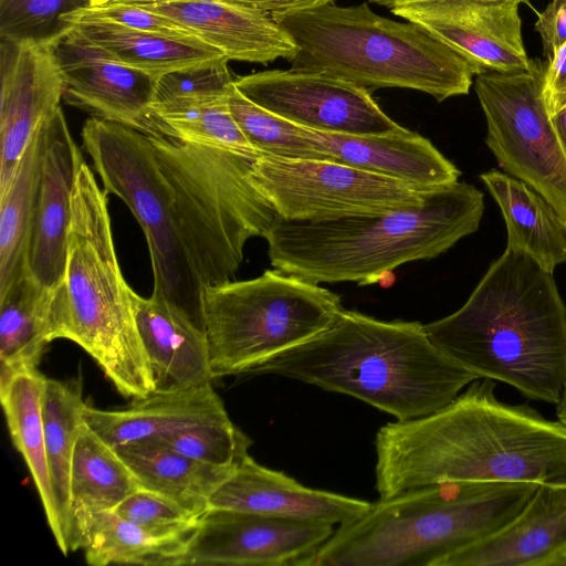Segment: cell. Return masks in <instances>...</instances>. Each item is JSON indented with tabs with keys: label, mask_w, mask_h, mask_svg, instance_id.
<instances>
[{
	"label": "cell",
	"mask_w": 566,
	"mask_h": 566,
	"mask_svg": "<svg viewBox=\"0 0 566 566\" xmlns=\"http://www.w3.org/2000/svg\"><path fill=\"white\" fill-rule=\"evenodd\" d=\"M113 511L147 534L164 539L190 538L199 518L174 501L144 489Z\"/></svg>",
	"instance_id": "cell-38"
},
{
	"label": "cell",
	"mask_w": 566,
	"mask_h": 566,
	"mask_svg": "<svg viewBox=\"0 0 566 566\" xmlns=\"http://www.w3.org/2000/svg\"><path fill=\"white\" fill-rule=\"evenodd\" d=\"M371 504L304 486L283 472L259 464L248 454L211 494L208 509L340 526L363 516Z\"/></svg>",
	"instance_id": "cell-20"
},
{
	"label": "cell",
	"mask_w": 566,
	"mask_h": 566,
	"mask_svg": "<svg viewBox=\"0 0 566 566\" xmlns=\"http://www.w3.org/2000/svg\"><path fill=\"white\" fill-rule=\"evenodd\" d=\"M546 63L543 96L552 116L566 106V43Z\"/></svg>",
	"instance_id": "cell-41"
},
{
	"label": "cell",
	"mask_w": 566,
	"mask_h": 566,
	"mask_svg": "<svg viewBox=\"0 0 566 566\" xmlns=\"http://www.w3.org/2000/svg\"><path fill=\"white\" fill-rule=\"evenodd\" d=\"M480 179L496 201L507 230V249L531 256L553 273L566 263V221L525 182L491 169Z\"/></svg>",
	"instance_id": "cell-27"
},
{
	"label": "cell",
	"mask_w": 566,
	"mask_h": 566,
	"mask_svg": "<svg viewBox=\"0 0 566 566\" xmlns=\"http://www.w3.org/2000/svg\"><path fill=\"white\" fill-rule=\"evenodd\" d=\"M67 14L105 20L132 29L172 38L199 39L188 29L170 18L147 10L136 3L109 2L103 6L77 10Z\"/></svg>",
	"instance_id": "cell-39"
},
{
	"label": "cell",
	"mask_w": 566,
	"mask_h": 566,
	"mask_svg": "<svg viewBox=\"0 0 566 566\" xmlns=\"http://www.w3.org/2000/svg\"><path fill=\"white\" fill-rule=\"evenodd\" d=\"M556 416L558 421L566 427V385L559 401L556 403Z\"/></svg>",
	"instance_id": "cell-44"
},
{
	"label": "cell",
	"mask_w": 566,
	"mask_h": 566,
	"mask_svg": "<svg viewBox=\"0 0 566 566\" xmlns=\"http://www.w3.org/2000/svg\"><path fill=\"white\" fill-rule=\"evenodd\" d=\"M137 490L139 485L134 474L115 448L83 421L71 467V551L77 524L93 514L113 511Z\"/></svg>",
	"instance_id": "cell-30"
},
{
	"label": "cell",
	"mask_w": 566,
	"mask_h": 566,
	"mask_svg": "<svg viewBox=\"0 0 566 566\" xmlns=\"http://www.w3.org/2000/svg\"><path fill=\"white\" fill-rule=\"evenodd\" d=\"M45 379L38 368L0 377V399L12 443L29 469L56 545L66 556L45 452L42 418Z\"/></svg>",
	"instance_id": "cell-28"
},
{
	"label": "cell",
	"mask_w": 566,
	"mask_h": 566,
	"mask_svg": "<svg viewBox=\"0 0 566 566\" xmlns=\"http://www.w3.org/2000/svg\"><path fill=\"white\" fill-rule=\"evenodd\" d=\"M127 3V2H126ZM164 14L188 29L228 60L268 64L291 60L296 46L271 15L223 0H156L129 2Z\"/></svg>",
	"instance_id": "cell-22"
},
{
	"label": "cell",
	"mask_w": 566,
	"mask_h": 566,
	"mask_svg": "<svg viewBox=\"0 0 566 566\" xmlns=\"http://www.w3.org/2000/svg\"><path fill=\"white\" fill-rule=\"evenodd\" d=\"M494 389V380L476 378L443 408L382 426L375 440L379 499L442 482L566 481V427L500 401Z\"/></svg>",
	"instance_id": "cell-1"
},
{
	"label": "cell",
	"mask_w": 566,
	"mask_h": 566,
	"mask_svg": "<svg viewBox=\"0 0 566 566\" xmlns=\"http://www.w3.org/2000/svg\"><path fill=\"white\" fill-rule=\"evenodd\" d=\"M64 20L85 40L120 63L157 78L228 60L200 39H179L132 29L114 22L66 14Z\"/></svg>",
	"instance_id": "cell-26"
},
{
	"label": "cell",
	"mask_w": 566,
	"mask_h": 566,
	"mask_svg": "<svg viewBox=\"0 0 566 566\" xmlns=\"http://www.w3.org/2000/svg\"><path fill=\"white\" fill-rule=\"evenodd\" d=\"M41 155V127L0 193V293L27 269V250Z\"/></svg>",
	"instance_id": "cell-34"
},
{
	"label": "cell",
	"mask_w": 566,
	"mask_h": 566,
	"mask_svg": "<svg viewBox=\"0 0 566 566\" xmlns=\"http://www.w3.org/2000/svg\"><path fill=\"white\" fill-rule=\"evenodd\" d=\"M53 50L69 104L145 134L159 130L153 115L159 78L120 63L72 28Z\"/></svg>",
	"instance_id": "cell-16"
},
{
	"label": "cell",
	"mask_w": 566,
	"mask_h": 566,
	"mask_svg": "<svg viewBox=\"0 0 566 566\" xmlns=\"http://www.w3.org/2000/svg\"><path fill=\"white\" fill-rule=\"evenodd\" d=\"M536 482H442L377 501L340 525L308 566H437L510 523Z\"/></svg>",
	"instance_id": "cell-6"
},
{
	"label": "cell",
	"mask_w": 566,
	"mask_h": 566,
	"mask_svg": "<svg viewBox=\"0 0 566 566\" xmlns=\"http://www.w3.org/2000/svg\"><path fill=\"white\" fill-rule=\"evenodd\" d=\"M396 1H398V0H368V2H370V3H375V4H378V6H382V7H386V8H388V9H389V8H390V6H391L392 3H395ZM516 1H518V2H525V3H527V2H528V0H516Z\"/></svg>",
	"instance_id": "cell-45"
},
{
	"label": "cell",
	"mask_w": 566,
	"mask_h": 566,
	"mask_svg": "<svg viewBox=\"0 0 566 566\" xmlns=\"http://www.w3.org/2000/svg\"><path fill=\"white\" fill-rule=\"evenodd\" d=\"M253 182L280 219L318 221L423 205L431 188L333 160L260 156ZM434 188V187H433Z\"/></svg>",
	"instance_id": "cell-12"
},
{
	"label": "cell",
	"mask_w": 566,
	"mask_h": 566,
	"mask_svg": "<svg viewBox=\"0 0 566 566\" xmlns=\"http://www.w3.org/2000/svg\"><path fill=\"white\" fill-rule=\"evenodd\" d=\"M516 0H398L390 12L467 59L479 72L530 70Z\"/></svg>",
	"instance_id": "cell-15"
},
{
	"label": "cell",
	"mask_w": 566,
	"mask_h": 566,
	"mask_svg": "<svg viewBox=\"0 0 566 566\" xmlns=\"http://www.w3.org/2000/svg\"><path fill=\"white\" fill-rule=\"evenodd\" d=\"M82 419L104 441L116 447L230 418L210 384L185 390L153 392L120 410H101L85 403Z\"/></svg>",
	"instance_id": "cell-25"
},
{
	"label": "cell",
	"mask_w": 566,
	"mask_h": 566,
	"mask_svg": "<svg viewBox=\"0 0 566 566\" xmlns=\"http://www.w3.org/2000/svg\"><path fill=\"white\" fill-rule=\"evenodd\" d=\"M53 45L0 39V193L42 124L61 106L64 84Z\"/></svg>",
	"instance_id": "cell-17"
},
{
	"label": "cell",
	"mask_w": 566,
	"mask_h": 566,
	"mask_svg": "<svg viewBox=\"0 0 566 566\" xmlns=\"http://www.w3.org/2000/svg\"><path fill=\"white\" fill-rule=\"evenodd\" d=\"M84 160L62 107L41 126V155L27 269L49 290L60 283L66 262L67 233L76 174Z\"/></svg>",
	"instance_id": "cell-18"
},
{
	"label": "cell",
	"mask_w": 566,
	"mask_h": 566,
	"mask_svg": "<svg viewBox=\"0 0 566 566\" xmlns=\"http://www.w3.org/2000/svg\"><path fill=\"white\" fill-rule=\"evenodd\" d=\"M229 106L239 127L259 151L284 158L327 160L298 125L254 104L234 84L229 93Z\"/></svg>",
	"instance_id": "cell-35"
},
{
	"label": "cell",
	"mask_w": 566,
	"mask_h": 566,
	"mask_svg": "<svg viewBox=\"0 0 566 566\" xmlns=\"http://www.w3.org/2000/svg\"><path fill=\"white\" fill-rule=\"evenodd\" d=\"M145 441L205 463L226 468H235L249 454L252 443L230 419L202 423Z\"/></svg>",
	"instance_id": "cell-37"
},
{
	"label": "cell",
	"mask_w": 566,
	"mask_h": 566,
	"mask_svg": "<svg viewBox=\"0 0 566 566\" xmlns=\"http://www.w3.org/2000/svg\"><path fill=\"white\" fill-rule=\"evenodd\" d=\"M107 195L83 160L72 195L65 269L52 290L49 340L77 344L122 396L136 400L155 387L136 324L134 290L115 251Z\"/></svg>",
	"instance_id": "cell-5"
},
{
	"label": "cell",
	"mask_w": 566,
	"mask_h": 566,
	"mask_svg": "<svg viewBox=\"0 0 566 566\" xmlns=\"http://www.w3.org/2000/svg\"><path fill=\"white\" fill-rule=\"evenodd\" d=\"M262 374L352 396L398 421L443 408L479 378L444 355L423 324L347 310L325 331L250 375Z\"/></svg>",
	"instance_id": "cell-3"
},
{
	"label": "cell",
	"mask_w": 566,
	"mask_h": 566,
	"mask_svg": "<svg viewBox=\"0 0 566 566\" xmlns=\"http://www.w3.org/2000/svg\"><path fill=\"white\" fill-rule=\"evenodd\" d=\"M233 84L254 104L307 129L353 135L408 130L378 106L370 91L326 74L272 70L238 76Z\"/></svg>",
	"instance_id": "cell-13"
},
{
	"label": "cell",
	"mask_w": 566,
	"mask_h": 566,
	"mask_svg": "<svg viewBox=\"0 0 566 566\" xmlns=\"http://www.w3.org/2000/svg\"><path fill=\"white\" fill-rule=\"evenodd\" d=\"M483 193L465 182L431 188L423 205L318 221L279 219L268 231L274 269L316 284L366 285L401 264L430 260L479 229Z\"/></svg>",
	"instance_id": "cell-4"
},
{
	"label": "cell",
	"mask_w": 566,
	"mask_h": 566,
	"mask_svg": "<svg viewBox=\"0 0 566 566\" xmlns=\"http://www.w3.org/2000/svg\"><path fill=\"white\" fill-rule=\"evenodd\" d=\"M343 310L336 293L277 269L206 286L202 317L213 379L251 374L325 331Z\"/></svg>",
	"instance_id": "cell-9"
},
{
	"label": "cell",
	"mask_w": 566,
	"mask_h": 566,
	"mask_svg": "<svg viewBox=\"0 0 566 566\" xmlns=\"http://www.w3.org/2000/svg\"><path fill=\"white\" fill-rule=\"evenodd\" d=\"M112 1L113 0H92V6L91 7L103 6V4L109 3Z\"/></svg>",
	"instance_id": "cell-46"
},
{
	"label": "cell",
	"mask_w": 566,
	"mask_h": 566,
	"mask_svg": "<svg viewBox=\"0 0 566 566\" xmlns=\"http://www.w3.org/2000/svg\"><path fill=\"white\" fill-rule=\"evenodd\" d=\"M431 342L476 375L556 405L566 385V305L553 273L505 249L468 301L424 325Z\"/></svg>",
	"instance_id": "cell-2"
},
{
	"label": "cell",
	"mask_w": 566,
	"mask_h": 566,
	"mask_svg": "<svg viewBox=\"0 0 566 566\" xmlns=\"http://www.w3.org/2000/svg\"><path fill=\"white\" fill-rule=\"evenodd\" d=\"M558 140L566 156V106L551 116Z\"/></svg>",
	"instance_id": "cell-43"
},
{
	"label": "cell",
	"mask_w": 566,
	"mask_h": 566,
	"mask_svg": "<svg viewBox=\"0 0 566 566\" xmlns=\"http://www.w3.org/2000/svg\"><path fill=\"white\" fill-rule=\"evenodd\" d=\"M147 136L172 189L178 239L203 290L230 281L248 240L264 238L280 219L253 182L260 156L182 142L161 132Z\"/></svg>",
	"instance_id": "cell-8"
},
{
	"label": "cell",
	"mask_w": 566,
	"mask_h": 566,
	"mask_svg": "<svg viewBox=\"0 0 566 566\" xmlns=\"http://www.w3.org/2000/svg\"><path fill=\"white\" fill-rule=\"evenodd\" d=\"M334 525L208 509L179 566H308Z\"/></svg>",
	"instance_id": "cell-14"
},
{
	"label": "cell",
	"mask_w": 566,
	"mask_h": 566,
	"mask_svg": "<svg viewBox=\"0 0 566 566\" xmlns=\"http://www.w3.org/2000/svg\"><path fill=\"white\" fill-rule=\"evenodd\" d=\"M565 555L566 481H559L539 483L510 523L437 566H557Z\"/></svg>",
	"instance_id": "cell-21"
},
{
	"label": "cell",
	"mask_w": 566,
	"mask_h": 566,
	"mask_svg": "<svg viewBox=\"0 0 566 566\" xmlns=\"http://www.w3.org/2000/svg\"><path fill=\"white\" fill-rule=\"evenodd\" d=\"M114 448L139 489L163 495L197 516L207 511L211 494L237 468L205 463L146 441Z\"/></svg>",
	"instance_id": "cell-29"
},
{
	"label": "cell",
	"mask_w": 566,
	"mask_h": 566,
	"mask_svg": "<svg viewBox=\"0 0 566 566\" xmlns=\"http://www.w3.org/2000/svg\"><path fill=\"white\" fill-rule=\"evenodd\" d=\"M271 17L296 46L291 69L342 78L370 92L410 88L442 102L468 94L479 74L421 27L381 17L366 2H332Z\"/></svg>",
	"instance_id": "cell-7"
},
{
	"label": "cell",
	"mask_w": 566,
	"mask_h": 566,
	"mask_svg": "<svg viewBox=\"0 0 566 566\" xmlns=\"http://www.w3.org/2000/svg\"><path fill=\"white\" fill-rule=\"evenodd\" d=\"M188 541L154 537L114 511H104L77 524L72 551L83 549L86 563L93 566H179Z\"/></svg>",
	"instance_id": "cell-32"
},
{
	"label": "cell",
	"mask_w": 566,
	"mask_h": 566,
	"mask_svg": "<svg viewBox=\"0 0 566 566\" xmlns=\"http://www.w3.org/2000/svg\"><path fill=\"white\" fill-rule=\"evenodd\" d=\"M133 303L153 374L154 392L212 384L205 326L154 293L142 297L134 291Z\"/></svg>",
	"instance_id": "cell-23"
},
{
	"label": "cell",
	"mask_w": 566,
	"mask_h": 566,
	"mask_svg": "<svg viewBox=\"0 0 566 566\" xmlns=\"http://www.w3.org/2000/svg\"><path fill=\"white\" fill-rule=\"evenodd\" d=\"M84 406L81 380L45 379L42 401L45 452L67 554L72 552L71 467L76 437L83 422L82 409Z\"/></svg>",
	"instance_id": "cell-33"
},
{
	"label": "cell",
	"mask_w": 566,
	"mask_h": 566,
	"mask_svg": "<svg viewBox=\"0 0 566 566\" xmlns=\"http://www.w3.org/2000/svg\"><path fill=\"white\" fill-rule=\"evenodd\" d=\"M229 60L175 72L158 81L153 115L159 132L206 147L243 155H265L248 140L229 106L235 80Z\"/></svg>",
	"instance_id": "cell-19"
},
{
	"label": "cell",
	"mask_w": 566,
	"mask_h": 566,
	"mask_svg": "<svg viewBox=\"0 0 566 566\" xmlns=\"http://www.w3.org/2000/svg\"><path fill=\"white\" fill-rule=\"evenodd\" d=\"M557 566H566V555L558 562Z\"/></svg>",
	"instance_id": "cell-48"
},
{
	"label": "cell",
	"mask_w": 566,
	"mask_h": 566,
	"mask_svg": "<svg viewBox=\"0 0 566 566\" xmlns=\"http://www.w3.org/2000/svg\"><path fill=\"white\" fill-rule=\"evenodd\" d=\"M535 30L541 35L546 62H549L566 43V0H552L538 13Z\"/></svg>",
	"instance_id": "cell-40"
},
{
	"label": "cell",
	"mask_w": 566,
	"mask_h": 566,
	"mask_svg": "<svg viewBox=\"0 0 566 566\" xmlns=\"http://www.w3.org/2000/svg\"><path fill=\"white\" fill-rule=\"evenodd\" d=\"M545 64L520 73L484 72L474 90L486 145L505 172L544 197L566 221V156L543 96Z\"/></svg>",
	"instance_id": "cell-11"
},
{
	"label": "cell",
	"mask_w": 566,
	"mask_h": 566,
	"mask_svg": "<svg viewBox=\"0 0 566 566\" xmlns=\"http://www.w3.org/2000/svg\"><path fill=\"white\" fill-rule=\"evenodd\" d=\"M81 135L104 190L128 207L145 234L153 293L205 326L203 286L176 233L172 189L147 134L93 116Z\"/></svg>",
	"instance_id": "cell-10"
},
{
	"label": "cell",
	"mask_w": 566,
	"mask_h": 566,
	"mask_svg": "<svg viewBox=\"0 0 566 566\" xmlns=\"http://www.w3.org/2000/svg\"><path fill=\"white\" fill-rule=\"evenodd\" d=\"M91 6L92 0H0V39L55 44L72 28L64 17Z\"/></svg>",
	"instance_id": "cell-36"
},
{
	"label": "cell",
	"mask_w": 566,
	"mask_h": 566,
	"mask_svg": "<svg viewBox=\"0 0 566 566\" xmlns=\"http://www.w3.org/2000/svg\"><path fill=\"white\" fill-rule=\"evenodd\" d=\"M140 1H156V0H113L112 2H140Z\"/></svg>",
	"instance_id": "cell-47"
},
{
	"label": "cell",
	"mask_w": 566,
	"mask_h": 566,
	"mask_svg": "<svg viewBox=\"0 0 566 566\" xmlns=\"http://www.w3.org/2000/svg\"><path fill=\"white\" fill-rule=\"evenodd\" d=\"M238 7L272 15L306 10L323 4L332 3L334 0H223Z\"/></svg>",
	"instance_id": "cell-42"
},
{
	"label": "cell",
	"mask_w": 566,
	"mask_h": 566,
	"mask_svg": "<svg viewBox=\"0 0 566 566\" xmlns=\"http://www.w3.org/2000/svg\"><path fill=\"white\" fill-rule=\"evenodd\" d=\"M301 132L327 160L418 187L450 185L457 182L461 175L429 139L409 129L386 135L325 133L304 127Z\"/></svg>",
	"instance_id": "cell-24"
},
{
	"label": "cell",
	"mask_w": 566,
	"mask_h": 566,
	"mask_svg": "<svg viewBox=\"0 0 566 566\" xmlns=\"http://www.w3.org/2000/svg\"><path fill=\"white\" fill-rule=\"evenodd\" d=\"M52 290L25 270L0 293V377L36 369L49 343Z\"/></svg>",
	"instance_id": "cell-31"
}]
</instances>
